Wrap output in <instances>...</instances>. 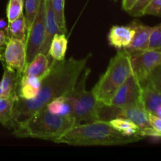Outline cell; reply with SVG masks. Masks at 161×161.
<instances>
[{
    "mask_svg": "<svg viewBox=\"0 0 161 161\" xmlns=\"http://www.w3.org/2000/svg\"><path fill=\"white\" fill-rule=\"evenodd\" d=\"M142 102L145 109L148 113L154 114L161 105V94L147 85H142Z\"/></svg>",
    "mask_w": 161,
    "mask_h": 161,
    "instance_id": "cell-18",
    "label": "cell"
},
{
    "mask_svg": "<svg viewBox=\"0 0 161 161\" xmlns=\"http://www.w3.org/2000/svg\"><path fill=\"white\" fill-rule=\"evenodd\" d=\"M154 115H156L157 116H158V117L161 118V105L160 106L158 107V108H157V110H156L155 113H154Z\"/></svg>",
    "mask_w": 161,
    "mask_h": 161,
    "instance_id": "cell-32",
    "label": "cell"
},
{
    "mask_svg": "<svg viewBox=\"0 0 161 161\" xmlns=\"http://www.w3.org/2000/svg\"><path fill=\"white\" fill-rule=\"evenodd\" d=\"M130 57L132 74L142 84L149 72L161 64V49L146 50L132 53Z\"/></svg>",
    "mask_w": 161,
    "mask_h": 161,
    "instance_id": "cell-7",
    "label": "cell"
},
{
    "mask_svg": "<svg viewBox=\"0 0 161 161\" xmlns=\"http://www.w3.org/2000/svg\"><path fill=\"white\" fill-rule=\"evenodd\" d=\"M3 75L0 81V97L14 98L18 97L19 82L21 74L3 64Z\"/></svg>",
    "mask_w": 161,
    "mask_h": 161,
    "instance_id": "cell-11",
    "label": "cell"
},
{
    "mask_svg": "<svg viewBox=\"0 0 161 161\" xmlns=\"http://www.w3.org/2000/svg\"><path fill=\"white\" fill-rule=\"evenodd\" d=\"M135 35V29L128 25H114L108 35V43L117 50H122L130 44Z\"/></svg>",
    "mask_w": 161,
    "mask_h": 161,
    "instance_id": "cell-12",
    "label": "cell"
},
{
    "mask_svg": "<svg viewBox=\"0 0 161 161\" xmlns=\"http://www.w3.org/2000/svg\"><path fill=\"white\" fill-rule=\"evenodd\" d=\"M52 6L59 32L65 34L67 28L64 17V0H52Z\"/></svg>",
    "mask_w": 161,
    "mask_h": 161,
    "instance_id": "cell-22",
    "label": "cell"
},
{
    "mask_svg": "<svg viewBox=\"0 0 161 161\" xmlns=\"http://www.w3.org/2000/svg\"><path fill=\"white\" fill-rule=\"evenodd\" d=\"M46 4L45 0H40L36 17L28 30L26 42V65L40 52L45 38Z\"/></svg>",
    "mask_w": 161,
    "mask_h": 161,
    "instance_id": "cell-6",
    "label": "cell"
},
{
    "mask_svg": "<svg viewBox=\"0 0 161 161\" xmlns=\"http://www.w3.org/2000/svg\"><path fill=\"white\" fill-rule=\"evenodd\" d=\"M15 99L0 97V124L4 127H12L13 110Z\"/></svg>",
    "mask_w": 161,
    "mask_h": 161,
    "instance_id": "cell-21",
    "label": "cell"
},
{
    "mask_svg": "<svg viewBox=\"0 0 161 161\" xmlns=\"http://www.w3.org/2000/svg\"><path fill=\"white\" fill-rule=\"evenodd\" d=\"M115 129L127 136H142L140 135V128L131 120L126 118L119 117L108 121ZM143 138V137H142Z\"/></svg>",
    "mask_w": 161,
    "mask_h": 161,
    "instance_id": "cell-20",
    "label": "cell"
},
{
    "mask_svg": "<svg viewBox=\"0 0 161 161\" xmlns=\"http://www.w3.org/2000/svg\"><path fill=\"white\" fill-rule=\"evenodd\" d=\"M8 40V36L6 31L0 29V47H5Z\"/></svg>",
    "mask_w": 161,
    "mask_h": 161,
    "instance_id": "cell-31",
    "label": "cell"
},
{
    "mask_svg": "<svg viewBox=\"0 0 161 161\" xmlns=\"http://www.w3.org/2000/svg\"><path fill=\"white\" fill-rule=\"evenodd\" d=\"M46 4V25H45V38L39 53H44L48 56L49 48L50 42L53 36L56 33L59 32L56 20H55L54 14H53V6H52V0H45ZM60 33V32H59Z\"/></svg>",
    "mask_w": 161,
    "mask_h": 161,
    "instance_id": "cell-13",
    "label": "cell"
},
{
    "mask_svg": "<svg viewBox=\"0 0 161 161\" xmlns=\"http://www.w3.org/2000/svg\"><path fill=\"white\" fill-rule=\"evenodd\" d=\"M46 107L53 114L72 117V104L66 94L54 98Z\"/></svg>",
    "mask_w": 161,
    "mask_h": 161,
    "instance_id": "cell-19",
    "label": "cell"
},
{
    "mask_svg": "<svg viewBox=\"0 0 161 161\" xmlns=\"http://www.w3.org/2000/svg\"><path fill=\"white\" fill-rule=\"evenodd\" d=\"M142 86L141 83L133 74H131L117 90L110 105L117 107L142 105Z\"/></svg>",
    "mask_w": 161,
    "mask_h": 161,
    "instance_id": "cell-8",
    "label": "cell"
},
{
    "mask_svg": "<svg viewBox=\"0 0 161 161\" xmlns=\"http://www.w3.org/2000/svg\"><path fill=\"white\" fill-rule=\"evenodd\" d=\"M130 25L135 29V35L130 44L124 50L130 55L148 50L153 27L144 25L138 20H133Z\"/></svg>",
    "mask_w": 161,
    "mask_h": 161,
    "instance_id": "cell-10",
    "label": "cell"
},
{
    "mask_svg": "<svg viewBox=\"0 0 161 161\" xmlns=\"http://www.w3.org/2000/svg\"><path fill=\"white\" fill-rule=\"evenodd\" d=\"M91 54L82 59L53 60L50 70L42 80L38 95L32 100L15 99L12 116V127L26 120L31 115L47 106L52 100L70 92L78 82Z\"/></svg>",
    "mask_w": 161,
    "mask_h": 161,
    "instance_id": "cell-1",
    "label": "cell"
},
{
    "mask_svg": "<svg viewBox=\"0 0 161 161\" xmlns=\"http://www.w3.org/2000/svg\"><path fill=\"white\" fill-rule=\"evenodd\" d=\"M150 0H138L133 6V8L129 11L128 14L132 17H142V13L143 9L147 6Z\"/></svg>",
    "mask_w": 161,
    "mask_h": 161,
    "instance_id": "cell-28",
    "label": "cell"
},
{
    "mask_svg": "<svg viewBox=\"0 0 161 161\" xmlns=\"http://www.w3.org/2000/svg\"><path fill=\"white\" fill-rule=\"evenodd\" d=\"M91 69L85 68L75 87L66 96L72 106V117L75 124L90 123L97 120V111L101 102L96 99L92 91L86 90V83Z\"/></svg>",
    "mask_w": 161,
    "mask_h": 161,
    "instance_id": "cell-5",
    "label": "cell"
},
{
    "mask_svg": "<svg viewBox=\"0 0 161 161\" xmlns=\"http://www.w3.org/2000/svg\"><path fill=\"white\" fill-rule=\"evenodd\" d=\"M68 49V39L64 33H56L50 42L48 51V57L55 61H62L65 59Z\"/></svg>",
    "mask_w": 161,
    "mask_h": 161,
    "instance_id": "cell-16",
    "label": "cell"
},
{
    "mask_svg": "<svg viewBox=\"0 0 161 161\" xmlns=\"http://www.w3.org/2000/svg\"><path fill=\"white\" fill-rule=\"evenodd\" d=\"M5 29H6L5 31L7 34L8 38L20 39L26 42L28 28H27L25 14L23 13L20 17L16 18L15 20L8 22L7 26Z\"/></svg>",
    "mask_w": 161,
    "mask_h": 161,
    "instance_id": "cell-17",
    "label": "cell"
},
{
    "mask_svg": "<svg viewBox=\"0 0 161 161\" xmlns=\"http://www.w3.org/2000/svg\"><path fill=\"white\" fill-rule=\"evenodd\" d=\"M148 116H149V122L150 127L158 133L159 136L161 138V118L149 113L148 114Z\"/></svg>",
    "mask_w": 161,
    "mask_h": 161,
    "instance_id": "cell-29",
    "label": "cell"
},
{
    "mask_svg": "<svg viewBox=\"0 0 161 161\" xmlns=\"http://www.w3.org/2000/svg\"><path fill=\"white\" fill-rule=\"evenodd\" d=\"M143 139L141 136L123 135L107 121L75 124L56 143L78 146H124Z\"/></svg>",
    "mask_w": 161,
    "mask_h": 161,
    "instance_id": "cell-2",
    "label": "cell"
},
{
    "mask_svg": "<svg viewBox=\"0 0 161 161\" xmlns=\"http://www.w3.org/2000/svg\"><path fill=\"white\" fill-rule=\"evenodd\" d=\"M75 124L72 116L53 114L44 107L16 126L13 134L17 138H38L56 143Z\"/></svg>",
    "mask_w": 161,
    "mask_h": 161,
    "instance_id": "cell-3",
    "label": "cell"
},
{
    "mask_svg": "<svg viewBox=\"0 0 161 161\" xmlns=\"http://www.w3.org/2000/svg\"><path fill=\"white\" fill-rule=\"evenodd\" d=\"M138 0H123L122 1V8L124 11L128 13L130 9L133 8L135 3L138 2Z\"/></svg>",
    "mask_w": 161,
    "mask_h": 161,
    "instance_id": "cell-30",
    "label": "cell"
},
{
    "mask_svg": "<svg viewBox=\"0 0 161 161\" xmlns=\"http://www.w3.org/2000/svg\"><path fill=\"white\" fill-rule=\"evenodd\" d=\"M40 0H24V9H25V16L26 20V25L28 30L31 27L38 9H39Z\"/></svg>",
    "mask_w": 161,
    "mask_h": 161,
    "instance_id": "cell-23",
    "label": "cell"
},
{
    "mask_svg": "<svg viewBox=\"0 0 161 161\" xmlns=\"http://www.w3.org/2000/svg\"><path fill=\"white\" fill-rule=\"evenodd\" d=\"M145 15L161 17V0H150L142 13V16Z\"/></svg>",
    "mask_w": 161,
    "mask_h": 161,
    "instance_id": "cell-27",
    "label": "cell"
},
{
    "mask_svg": "<svg viewBox=\"0 0 161 161\" xmlns=\"http://www.w3.org/2000/svg\"><path fill=\"white\" fill-rule=\"evenodd\" d=\"M49 57L44 53H39L34 59L26 65L23 75L43 79L50 70Z\"/></svg>",
    "mask_w": 161,
    "mask_h": 161,
    "instance_id": "cell-15",
    "label": "cell"
},
{
    "mask_svg": "<svg viewBox=\"0 0 161 161\" xmlns=\"http://www.w3.org/2000/svg\"><path fill=\"white\" fill-rule=\"evenodd\" d=\"M161 49V23L153 27L152 32L149 39V45L148 50Z\"/></svg>",
    "mask_w": 161,
    "mask_h": 161,
    "instance_id": "cell-26",
    "label": "cell"
},
{
    "mask_svg": "<svg viewBox=\"0 0 161 161\" xmlns=\"http://www.w3.org/2000/svg\"><path fill=\"white\" fill-rule=\"evenodd\" d=\"M0 61H2V64L17 71L22 75L26 67L25 41L8 38Z\"/></svg>",
    "mask_w": 161,
    "mask_h": 161,
    "instance_id": "cell-9",
    "label": "cell"
},
{
    "mask_svg": "<svg viewBox=\"0 0 161 161\" xmlns=\"http://www.w3.org/2000/svg\"><path fill=\"white\" fill-rule=\"evenodd\" d=\"M4 49L5 47H0V58H2L3 54V52H4Z\"/></svg>",
    "mask_w": 161,
    "mask_h": 161,
    "instance_id": "cell-33",
    "label": "cell"
},
{
    "mask_svg": "<svg viewBox=\"0 0 161 161\" xmlns=\"http://www.w3.org/2000/svg\"><path fill=\"white\" fill-rule=\"evenodd\" d=\"M131 74L130 54L124 49L119 50L91 91L99 102L110 105L117 90Z\"/></svg>",
    "mask_w": 161,
    "mask_h": 161,
    "instance_id": "cell-4",
    "label": "cell"
},
{
    "mask_svg": "<svg viewBox=\"0 0 161 161\" xmlns=\"http://www.w3.org/2000/svg\"><path fill=\"white\" fill-rule=\"evenodd\" d=\"M24 0H9L6 9L8 22L15 20L24 13Z\"/></svg>",
    "mask_w": 161,
    "mask_h": 161,
    "instance_id": "cell-25",
    "label": "cell"
},
{
    "mask_svg": "<svg viewBox=\"0 0 161 161\" xmlns=\"http://www.w3.org/2000/svg\"><path fill=\"white\" fill-rule=\"evenodd\" d=\"M114 1H116V0H114Z\"/></svg>",
    "mask_w": 161,
    "mask_h": 161,
    "instance_id": "cell-34",
    "label": "cell"
},
{
    "mask_svg": "<svg viewBox=\"0 0 161 161\" xmlns=\"http://www.w3.org/2000/svg\"><path fill=\"white\" fill-rule=\"evenodd\" d=\"M142 85H147L161 94V64L154 68L149 72L142 86Z\"/></svg>",
    "mask_w": 161,
    "mask_h": 161,
    "instance_id": "cell-24",
    "label": "cell"
},
{
    "mask_svg": "<svg viewBox=\"0 0 161 161\" xmlns=\"http://www.w3.org/2000/svg\"><path fill=\"white\" fill-rule=\"evenodd\" d=\"M42 79L23 75L19 82L17 96L24 100H32L38 95L42 84Z\"/></svg>",
    "mask_w": 161,
    "mask_h": 161,
    "instance_id": "cell-14",
    "label": "cell"
}]
</instances>
